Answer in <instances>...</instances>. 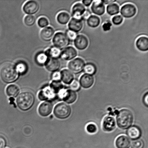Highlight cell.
I'll return each instance as SVG.
<instances>
[{
    "label": "cell",
    "instance_id": "cell-1",
    "mask_svg": "<svg viewBox=\"0 0 148 148\" xmlns=\"http://www.w3.org/2000/svg\"><path fill=\"white\" fill-rule=\"evenodd\" d=\"M35 102L33 93L28 91H23L19 94L16 99L17 107L20 110L27 111L31 109Z\"/></svg>",
    "mask_w": 148,
    "mask_h": 148
},
{
    "label": "cell",
    "instance_id": "cell-2",
    "mask_svg": "<svg viewBox=\"0 0 148 148\" xmlns=\"http://www.w3.org/2000/svg\"><path fill=\"white\" fill-rule=\"evenodd\" d=\"M19 74L15 66L11 63L4 64L0 71V77L5 83L11 84L15 82L18 78Z\"/></svg>",
    "mask_w": 148,
    "mask_h": 148
},
{
    "label": "cell",
    "instance_id": "cell-3",
    "mask_svg": "<svg viewBox=\"0 0 148 148\" xmlns=\"http://www.w3.org/2000/svg\"><path fill=\"white\" fill-rule=\"evenodd\" d=\"M134 116L132 112L127 109H123L119 112L116 117L117 124L119 128L127 130L133 124Z\"/></svg>",
    "mask_w": 148,
    "mask_h": 148
},
{
    "label": "cell",
    "instance_id": "cell-4",
    "mask_svg": "<svg viewBox=\"0 0 148 148\" xmlns=\"http://www.w3.org/2000/svg\"><path fill=\"white\" fill-rule=\"evenodd\" d=\"M71 108L69 104L64 102H60L55 106L53 114L55 117L59 119H65L70 116Z\"/></svg>",
    "mask_w": 148,
    "mask_h": 148
},
{
    "label": "cell",
    "instance_id": "cell-5",
    "mask_svg": "<svg viewBox=\"0 0 148 148\" xmlns=\"http://www.w3.org/2000/svg\"><path fill=\"white\" fill-rule=\"evenodd\" d=\"M53 42L55 47L61 50V49L66 48L69 45L70 41L65 33L58 32L53 36Z\"/></svg>",
    "mask_w": 148,
    "mask_h": 148
},
{
    "label": "cell",
    "instance_id": "cell-6",
    "mask_svg": "<svg viewBox=\"0 0 148 148\" xmlns=\"http://www.w3.org/2000/svg\"><path fill=\"white\" fill-rule=\"evenodd\" d=\"M85 65V62L83 59L77 58L69 62L68 67L73 74H78L83 71Z\"/></svg>",
    "mask_w": 148,
    "mask_h": 148
},
{
    "label": "cell",
    "instance_id": "cell-7",
    "mask_svg": "<svg viewBox=\"0 0 148 148\" xmlns=\"http://www.w3.org/2000/svg\"><path fill=\"white\" fill-rule=\"evenodd\" d=\"M53 108V103L51 101H46L41 103L39 106L38 111L41 116L46 117L51 114Z\"/></svg>",
    "mask_w": 148,
    "mask_h": 148
},
{
    "label": "cell",
    "instance_id": "cell-8",
    "mask_svg": "<svg viewBox=\"0 0 148 148\" xmlns=\"http://www.w3.org/2000/svg\"><path fill=\"white\" fill-rule=\"evenodd\" d=\"M40 8V4L37 1H27L24 4L23 10L25 14L33 15L39 11Z\"/></svg>",
    "mask_w": 148,
    "mask_h": 148
},
{
    "label": "cell",
    "instance_id": "cell-9",
    "mask_svg": "<svg viewBox=\"0 0 148 148\" xmlns=\"http://www.w3.org/2000/svg\"><path fill=\"white\" fill-rule=\"evenodd\" d=\"M120 12L123 17L125 18H130L136 15L137 12V9L134 4L127 3L121 7Z\"/></svg>",
    "mask_w": 148,
    "mask_h": 148
},
{
    "label": "cell",
    "instance_id": "cell-10",
    "mask_svg": "<svg viewBox=\"0 0 148 148\" xmlns=\"http://www.w3.org/2000/svg\"><path fill=\"white\" fill-rule=\"evenodd\" d=\"M76 49L72 46H68L62 51L60 58L64 60L71 61L77 56Z\"/></svg>",
    "mask_w": 148,
    "mask_h": 148
},
{
    "label": "cell",
    "instance_id": "cell-11",
    "mask_svg": "<svg viewBox=\"0 0 148 148\" xmlns=\"http://www.w3.org/2000/svg\"><path fill=\"white\" fill-rule=\"evenodd\" d=\"M74 44L77 49L79 50H84L88 47L89 41L86 36L83 34L77 36L74 40Z\"/></svg>",
    "mask_w": 148,
    "mask_h": 148
},
{
    "label": "cell",
    "instance_id": "cell-12",
    "mask_svg": "<svg viewBox=\"0 0 148 148\" xmlns=\"http://www.w3.org/2000/svg\"><path fill=\"white\" fill-rule=\"evenodd\" d=\"M116 125L115 119L110 116H107L104 117L102 123V128L106 132H111L115 130Z\"/></svg>",
    "mask_w": 148,
    "mask_h": 148
},
{
    "label": "cell",
    "instance_id": "cell-13",
    "mask_svg": "<svg viewBox=\"0 0 148 148\" xmlns=\"http://www.w3.org/2000/svg\"><path fill=\"white\" fill-rule=\"evenodd\" d=\"M61 95L63 101L67 104L73 103L77 98V93L71 89H65Z\"/></svg>",
    "mask_w": 148,
    "mask_h": 148
},
{
    "label": "cell",
    "instance_id": "cell-14",
    "mask_svg": "<svg viewBox=\"0 0 148 148\" xmlns=\"http://www.w3.org/2000/svg\"><path fill=\"white\" fill-rule=\"evenodd\" d=\"M86 10L85 6L81 3H77L74 4L72 9V18L82 20V16Z\"/></svg>",
    "mask_w": 148,
    "mask_h": 148
},
{
    "label": "cell",
    "instance_id": "cell-15",
    "mask_svg": "<svg viewBox=\"0 0 148 148\" xmlns=\"http://www.w3.org/2000/svg\"><path fill=\"white\" fill-rule=\"evenodd\" d=\"M92 2L91 7L92 12L96 16L103 15L105 12L106 7L102 1H95Z\"/></svg>",
    "mask_w": 148,
    "mask_h": 148
},
{
    "label": "cell",
    "instance_id": "cell-16",
    "mask_svg": "<svg viewBox=\"0 0 148 148\" xmlns=\"http://www.w3.org/2000/svg\"><path fill=\"white\" fill-rule=\"evenodd\" d=\"M127 134L129 138L134 140H138L141 137L142 132L141 129L138 126H131L127 129Z\"/></svg>",
    "mask_w": 148,
    "mask_h": 148
},
{
    "label": "cell",
    "instance_id": "cell-17",
    "mask_svg": "<svg viewBox=\"0 0 148 148\" xmlns=\"http://www.w3.org/2000/svg\"><path fill=\"white\" fill-rule=\"evenodd\" d=\"M79 82L83 88L86 89L90 88L94 84V77L92 75L84 74L80 78Z\"/></svg>",
    "mask_w": 148,
    "mask_h": 148
},
{
    "label": "cell",
    "instance_id": "cell-18",
    "mask_svg": "<svg viewBox=\"0 0 148 148\" xmlns=\"http://www.w3.org/2000/svg\"><path fill=\"white\" fill-rule=\"evenodd\" d=\"M55 34L54 29L51 27H47L43 28L40 31V38L43 41H50L53 39Z\"/></svg>",
    "mask_w": 148,
    "mask_h": 148
},
{
    "label": "cell",
    "instance_id": "cell-19",
    "mask_svg": "<svg viewBox=\"0 0 148 148\" xmlns=\"http://www.w3.org/2000/svg\"><path fill=\"white\" fill-rule=\"evenodd\" d=\"M83 21L82 20H77L72 18L68 24L69 29L77 33L81 31L83 27Z\"/></svg>",
    "mask_w": 148,
    "mask_h": 148
},
{
    "label": "cell",
    "instance_id": "cell-20",
    "mask_svg": "<svg viewBox=\"0 0 148 148\" xmlns=\"http://www.w3.org/2000/svg\"><path fill=\"white\" fill-rule=\"evenodd\" d=\"M45 66L49 71L53 72L58 71L60 69L61 63L58 59L49 58Z\"/></svg>",
    "mask_w": 148,
    "mask_h": 148
},
{
    "label": "cell",
    "instance_id": "cell-21",
    "mask_svg": "<svg viewBox=\"0 0 148 148\" xmlns=\"http://www.w3.org/2000/svg\"><path fill=\"white\" fill-rule=\"evenodd\" d=\"M131 145L130 139L125 135L119 136L115 140V145L117 148H130Z\"/></svg>",
    "mask_w": 148,
    "mask_h": 148
},
{
    "label": "cell",
    "instance_id": "cell-22",
    "mask_svg": "<svg viewBox=\"0 0 148 148\" xmlns=\"http://www.w3.org/2000/svg\"><path fill=\"white\" fill-rule=\"evenodd\" d=\"M61 80L66 85H70L74 79L73 74L69 69H65L60 72Z\"/></svg>",
    "mask_w": 148,
    "mask_h": 148
},
{
    "label": "cell",
    "instance_id": "cell-23",
    "mask_svg": "<svg viewBox=\"0 0 148 148\" xmlns=\"http://www.w3.org/2000/svg\"><path fill=\"white\" fill-rule=\"evenodd\" d=\"M136 47L140 51L146 52L148 50V39L146 36H142L136 40Z\"/></svg>",
    "mask_w": 148,
    "mask_h": 148
},
{
    "label": "cell",
    "instance_id": "cell-24",
    "mask_svg": "<svg viewBox=\"0 0 148 148\" xmlns=\"http://www.w3.org/2000/svg\"><path fill=\"white\" fill-rule=\"evenodd\" d=\"M50 89L53 94L60 93V95L65 90L63 84L60 81H52L50 84Z\"/></svg>",
    "mask_w": 148,
    "mask_h": 148
},
{
    "label": "cell",
    "instance_id": "cell-25",
    "mask_svg": "<svg viewBox=\"0 0 148 148\" xmlns=\"http://www.w3.org/2000/svg\"><path fill=\"white\" fill-rule=\"evenodd\" d=\"M45 53L49 58L58 59L60 58L62 51L54 46L47 49Z\"/></svg>",
    "mask_w": 148,
    "mask_h": 148
},
{
    "label": "cell",
    "instance_id": "cell-26",
    "mask_svg": "<svg viewBox=\"0 0 148 148\" xmlns=\"http://www.w3.org/2000/svg\"><path fill=\"white\" fill-rule=\"evenodd\" d=\"M5 92L8 96L14 98L17 97L19 94V87L15 84H10L6 88Z\"/></svg>",
    "mask_w": 148,
    "mask_h": 148
},
{
    "label": "cell",
    "instance_id": "cell-27",
    "mask_svg": "<svg viewBox=\"0 0 148 148\" xmlns=\"http://www.w3.org/2000/svg\"><path fill=\"white\" fill-rule=\"evenodd\" d=\"M70 14L66 12H61L58 14L56 16V20L59 24L66 25L69 22L70 20Z\"/></svg>",
    "mask_w": 148,
    "mask_h": 148
},
{
    "label": "cell",
    "instance_id": "cell-28",
    "mask_svg": "<svg viewBox=\"0 0 148 148\" xmlns=\"http://www.w3.org/2000/svg\"><path fill=\"white\" fill-rule=\"evenodd\" d=\"M49 58L45 52H40L36 55L35 60L39 66H45Z\"/></svg>",
    "mask_w": 148,
    "mask_h": 148
},
{
    "label": "cell",
    "instance_id": "cell-29",
    "mask_svg": "<svg viewBox=\"0 0 148 148\" xmlns=\"http://www.w3.org/2000/svg\"><path fill=\"white\" fill-rule=\"evenodd\" d=\"M14 66L19 75H25L27 73L28 70V65L24 62H19L16 63Z\"/></svg>",
    "mask_w": 148,
    "mask_h": 148
},
{
    "label": "cell",
    "instance_id": "cell-30",
    "mask_svg": "<svg viewBox=\"0 0 148 148\" xmlns=\"http://www.w3.org/2000/svg\"><path fill=\"white\" fill-rule=\"evenodd\" d=\"M86 21L87 25L91 28L98 27L101 23L99 17L95 15H91Z\"/></svg>",
    "mask_w": 148,
    "mask_h": 148
},
{
    "label": "cell",
    "instance_id": "cell-31",
    "mask_svg": "<svg viewBox=\"0 0 148 148\" xmlns=\"http://www.w3.org/2000/svg\"><path fill=\"white\" fill-rule=\"evenodd\" d=\"M83 71L85 74L92 75H94L97 73V66L94 63L88 62L85 64Z\"/></svg>",
    "mask_w": 148,
    "mask_h": 148
},
{
    "label": "cell",
    "instance_id": "cell-32",
    "mask_svg": "<svg viewBox=\"0 0 148 148\" xmlns=\"http://www.w3.org/2000/svg\"><path fill=\"white\" fill-rule=\"evenodd\" d=\"M106 11L109 15H116L119 13L120 12L119 6L115 3L109 4L107 6Z\"/></svg>",
    "mask_w": 148,
    "mask_h": 148
},
{
    "label": "cell",
    "instance_id": "cell-33",
    "mask_svg": "<svg viewBox=\"0 0 148 148\" xmlns=\"http://www.w3.org/2000/svg\"><path fill=\"white\" fill-rule=\"evenodd\" d=\"M53 94L52 93L49 88L42 90L38 94V98L41 101H46L53 97Z\"/></svg>",
    "mask_w": 148,
    "mask_h": 148
},
{
    "label": "cell",
    "instance_id": "cell-34",
    "mask_svg": "<svg viewBox=\"0 0 148 148\" xmlns=\"http://www.w3.org/2000/svg\"><path fill=\"white\" fill-rule=\"evenodd\" d=\"M24 22L25 24L27 27H32L36 23V19L33 15H27L24 17Z\"/></svg>",
    "mask_w": 148,
    "mask_h": 148
},
{
    "label": "cell",
    "instance_id": "cell-35",
    "mask_svg": "<svg viewBox=\"0 0 148 148\" xmlns=\"http://www.w3.org/2000/svg\"><path fill=\"white\" fill-rule=\"evenodd\" d=\"M37 24L38 27L40 28H45L49 25V20L46 17H41L38 19L37 21Z\"/></svg>",
    "mask_w": 148,
    "mask_h": 148
},
{
    "label": "cell",
    "instance_id": "cell-36",
    "mask_svg": "<svg viewBox=\"0 0 148 148\" xmlns=\"http://www.w3.org/2000/svg\"><path fill=\"white\" fill-rule=\"evenodd\" d=\"M132 148H143L145 146L144 141L141 139L134 140L131 145Z\"/></svg>",
    "mask_w": 148,
    "mask_h": 148
},
{
    "label": "cell",
    "instance_id": "cell-37",
    "mask_svg": "<svg viewBox=\"0 0 148 148\" xmlns=\"http://www.w3.org/2000/svg\"><path fill=\"white\" fill-rule=\"evenodd\" d=\"M124 20L123 17L120 15H116L114 16L112 19V22L116 25H119L123 23Z\"/></svg>",
    "mask_w": 148,
    "mask_h": 148
},
{
    "label": "cell",
    "instance_id": "cell-38",
    "mask_svg": "<svg viewBox=\"0 0 148 148\" xmlns=\"http://www.w3.org/2000/svg\"><path fill=\"white\" fill-rule=\"evenodd\" d=\"M86 130L88 133L94 134L97 131V127L96 125L93 123H89L86 126Z\"/></svg>",
    "mask_w": 148,
    "mask_h": 148
},
{
    "label": "cell",
    "instance_id": "cell-39",
    "mask_svg": "<svg viewBox=\"0 0 148 148\" xmlns=\"http://www.w3.org/2000/svg\"><path fill=\"white\" fill-rule=\"evenodd\" d=\"M79 81L77 79H75L70 84L71 89L74 91H78L80 89L81 87Z\"/></svg>",
    "mask_w": 148,
    "mask_h": 148
},
{
    "label": "cell",
    "instance_id": "cell-40",
    "mask_svg": "<svg viewBox=\"0 0 148 148\" xmlns=\"http://www.w3.org/2000/svg\"><path fill=\"white\" fill-rule=\"evenodd\" d=\"M65 34L69 41H74L77 36L76 33L69 29L66 30Z\"/></svg>",
    "mask_w": 148,
    "mask_h": 148
},
{
    "label": "cell",
    "instance_id": "cell-41",
    "mask_svg": "<svg viewBox=\"0 0 148 148\" xmlns=\"http://www.w3.org/2000/svg\"><path fill=\"white\" fill-rule=\"evenodd\" d=\"M51 78L53 81H60V72L57 71L53 72L51 75Z\"/></svg>",
    "mask_w": 148,
    "mask_h": 148
},
{
    "label": "cell",
    "instance_id": "cell-42",
    "mask_svg": "<svg viewBox=\"0 0 148 148\" xmlns=\"http://www.w3.org/2000/svg\"><path fill=\"white\" fill-rule=\"evenodd\" d=\"M91 15V12L89 10H86L85 12L84 13L82 16V21H86L88 18Z\"/></svg>",
    "mask_w": 148,
    "mask_h": 148
},
{
    "label": "cell",
    "instance_id": "cell-43",
    "mask_svg": "<svg viewBox=\"0 0 148 148\" xmlns=\"http://www.w3.org/2000/svg\"><path fill=\"white\" fill-rule=\"evenodd\" d=\"M112 26L111 22L107 21L106 22L104 23L102 26L103 30L104 31L107 32L109 31L111 29V27Z\"/></svg>",
    "mask_w": 148,
    "mask_h": 148
},
{
    "label": "cell",
    "instance_id": "cell-44",
    "mask_svg": "<svg viewBox=\"0 0 148 148\" xmlns=\"http://www.w3.org/2000/svg\"><path fill=\"white\" fill-rule=\"evenodd\" d=\"M7 145V140L5 137L0 136V148H5Z\"/></svg>",
    "mask_w": 148,
    "mask_h": 148
},
{
    "label": "cell",
    "instance_id": "cell-45",
    "mask_svg": "<svg viewBox=\"0 0 148 148\" xmlns=\"http://www.w3.org/2000/svg\"><path fill=\"white\" fill-rule=\"evenodd\" d=\"M148 92L146 93L145 94L144 96L143 97V102L144 103L145 105L146 106L148 107Z\"/></svg>",
    "mask_w": 148,
    "mask_h": 148
},
{
    "label": "cell",
    "instance_id": "cell-46",
    "mask_svg": "<svg viewBox=\"0 0 148 148\" xmlns=\"http://www.w3.org/2000/svg\"><path fill=\"white\" fill-rule=\"evenodd\" d=\"M93 1H91V0H89V1L84 0V1H82V3L85 6L88 7L92 3Z\"/></svg>",
    "mask_w": 148,
    "mask_h": 148
},
{
    "label": "cell",
    "instance_id": "cell-47",
    "mask_svg": "<svg viewBox=\"0 0 148 148\" xmlns=\"http://www.w3.org/2000/svg\"><path fill=\"white\" fill-rule=\"evenodd\" d=\"M102 1L104 4H106V5L108 4L109 5V4L113 3L116 2V1H115V0H108V1H105V0H104V1Z\"/></svg>",
    "mask_w": 148,
    "mask_h": 148
}]
</instances>
